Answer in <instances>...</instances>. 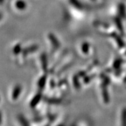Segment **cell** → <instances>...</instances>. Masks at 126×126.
Here are the masks:
<instances>
[{"instance_id": "obj_1", "label": "cell", "mask_w": 126, "mask_h": 126, "mask_svg": "<svg viewBox=\"0 0 126 126\" xmlns=\"http://www.w3.org/2000/svg\"><path fill=\"white\" fill-rule=\"evenodd\" d=\"M51 40L53 41V42H52L53 43H54V42H56L54 40ZM54 45H57L58 46V45H60V44H58V42H54Z\"/></svg>"}]
</instances>
